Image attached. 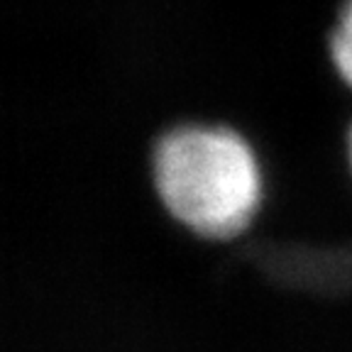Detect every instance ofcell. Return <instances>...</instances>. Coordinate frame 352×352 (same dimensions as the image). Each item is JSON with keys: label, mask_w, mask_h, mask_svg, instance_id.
I'll list each match as a JSON object with an SVG mask.
<instances>
[{"label": "cell", "mask_w": 352, "mask_h": 352, "mask_svg": "<svg viewBox=\"0 0 352 352\" xmlns=\"http://www.w3.org/2000/svg\"><path fill=\"white\" fill-rule=\"evenodd\" d=\"M328 59L336 78L352 91V0H342L328 34Z\"/></svg>", "instance_id": "7a4b0ae2"}, {"label": "cell", "mask_w": 352, "mask_h": 352, "mask_svg": "<svg viewBox=\"0 0 352 352\" xmlns=\"http://www.w3.org/2000/svg\"><path fill=\"white\" fill-rule=\"evenodd\" d=\"M152 182L166 213L204 237L237 235L262 201L252 144L213 122H184L162 132L152 149Z\"/></svg>", "instance_id": "6da1fadb"}, {"label": "cell", "mask_w": 352, "mask_h": 352, "mask_svg": "<svg viewBox=\"0 0 352 352\" xmlns=\"http://www.w3.org/2000/svg\"><path fill=\"white\" fill-rule=\"evenodd\" d=\"M347 160H350V169H352V125L350 132H347Z\"/></svg>", "instance_id": "3957f363"}]
</instances>
